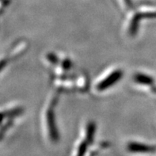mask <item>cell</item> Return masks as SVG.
<instances>
[{
    "instance_id": "obj_1",
    "label": "cell",
    "mask_w": 156,
    "mask_h": 156,
    "mask_svg": "<svg viewBox=\"0 0 156 156\" xmlns=\"http://www.w3.org/2000/svg\"><path fill=\"white\" fill-rule=\"evenodd\" d=\"M129 152L136 154H151L156 152V146L140 142H130L127 146Z\"/></svg>"
},
{
    "instance_id": "obj_2",
    "label": "cell",
    "mask_w": 156,
    "mask_h": 156,
    "mask_svg": "<svg viewBox=\"0 0 156 156\" xmlns=\"http://www.w3.org/2000/svg\"><path fill=\"white\" fill-rule=\"evenodd\" d=\"M121 72L119 70H115L113 72L109 73L105 76V78L101 79L96 85V89L97 90L101 91L104 90V89L107 88V87H110L113 84H114L117 81H118V79L121 78Z\"/></svg>"
},
{
    "instance_id": "obj_3",
    "label": "cell",
    "mask_w": 156,
    "mask_h": 156,
    "mask_svg": "<svg viewBox=\"0 0 156 156\" xmlns=\"http://www.w3.org/2000/svg\"><path fill=\"white\" fill-rule=\"evenodd\" d=\"M26 47V43L23 41L18 42L17 44L11 48V49L10 51V53L8 54V56L11 59H15L16 58H18V56L22 55L24 51V48Z\"/></svg>"
},
{
    "instance_id": "obj_4",
    "label": "cell",
    "mask_w": 156,
    "mask_h": 156,
    "mask_svg": "<svg viewBox=\"0 0 156 156\" xmlns=\"http://www.w3.org/2000/svg\"><path fill=\"white\" fill-rule=\"evenodd\" d=\"M10 60H11V59H10V57H9L8 55L0 57V73H1L2 70H4V68L7 66L8 63H9Z\"/></svg>"
},
{
    "instance_id": "obj_5",
    "label": "cell",
    "mask_w": 156,
    "mask_h": 156,
    "mask_svg": "<svg viewBox=\"0 0 156 156\" xmlns=\"http://www.w3.org/2000/svg\"><path fill=\"white\" fill-rule=\"evenodd\" d=\"M124 1H125V6H129V5H131V0H124Z\"/></svg>"
}]
</instances>
